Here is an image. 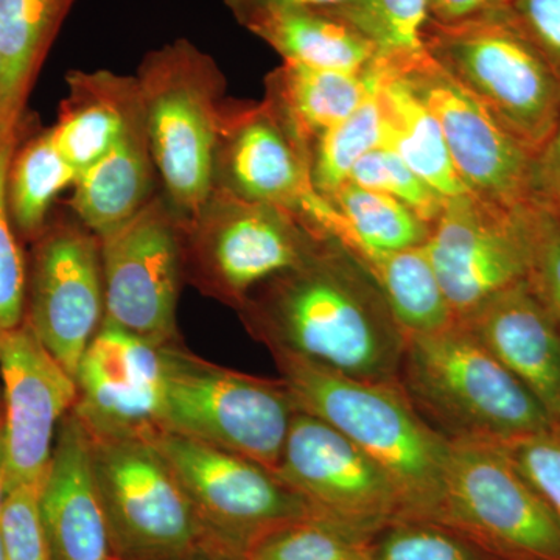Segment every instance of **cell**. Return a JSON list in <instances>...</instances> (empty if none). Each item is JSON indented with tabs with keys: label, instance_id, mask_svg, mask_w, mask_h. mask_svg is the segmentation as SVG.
Here are the masks:
<instances>
[{
	"label": "cell",
	"instance_id": "836d02e7",
	"mask_svg": "<svg viewBox=\"0 0 560 560\" xmlns=\"http://www.w3.org/2000/svg\"><path fill=\"white\" fill-rule=\"evenodd\" d=\"M349 183L396 198L430 226L444 208L445 198L431 189L388 147H378L361 158L350 173Z\"/></svg>",
	"mask_w": 560,
	"mask_h": 560
},
{
	"label": "cell",
	"instance_id": "f35d334b",
	"mask_svg": "<svg viewBox=\"0 0 560 560\" xmlns=\"http://www.w3.org/2000/svg\"><path fill=\"white\" fill-rule=\"evenodd\" d=\"M508 7L560 79V0H510Z\"/></svg>",
	"mask_w": 560,
	"mask_h": 560
},
{
	"label": "cell",
	"instance_id": "9c48e42d",
	"mask_svg": "<svg viewBox=\"0 0 560 560\" xmlns=\"http://www.w3.org/2000/svg\"><path fill=\"white\" fill-rule=\"evenodd\" d=\"M382 61L407 81L433 114L470 194L508 210L533 205L534 154L429 51Z\"/></svg>",
	"mask_w": 560,
	"mask_h": 560
},
{
	"label": "cell",
	"instance_id": "74e56055",
	"mask_svg": "<svg viewBox=\"0 0 560 560\" xmlns=\"http://www.w3.org/2000/svg\"><path fill=\"white\" fill-rule=\"evenodd\" d=\"M499 445L560 521V429Z\"/></svg>",
	"mask_w": 560,
	"mask_h": 560
},
{
	"label": "cell",
	"instance_id": "b9f144b4",
	"mask_svg": "<svg viewBox=\"0 0 560 560\" xmlns=\"http://www.w3.org/2000/svg\"><path fill=\"white\" fill-rule=\"evenodd\" d=\"M430 20L440 24H455L503 9L510 0H427Z\"/></svg>",
	"mask_w": 560,
	"mask_h": 560
},
{
	"label": "cell",
	"instance_id": "52a82bcc",
	"mask_svg": "<svg viewBox=\"0 0 560 560\" xmlns=\"http://www.w3.org/2000/svg\"><path fill=\"white\" fill-rule=\"evenodd\" d=\"M433 523L504 560H560L559 518L493 442L451 441Z\"/></svg>",
	"mask_w": 560,
	"mask_h": 560
},
{
	"label": "cell",
	"instance_id": "ba28073f",
	"mask_svg": "<svg viewBox=\"0 0 560 560\" xmlns=\"http://www.w3.org/2000/svg\"><path fill=\"white\" fill-rule=\"evenodd\" d=\"M320 237L289 210L213 187L183 220L184 264L210 293L241 307L261 283L307 259Z\"/></svg>",
	"mask_w": 560,
	"mask_h": 560
},
{
	"label": "cell",
	"instance_id": "7c38bea8",
	"mask_svg": "<svg viewBox=\"0 0 560 560\" xmlns=\"http://www.w3.org/2000/svg\"><path fill=\"white\" fill-rule=\"evenodd\" d=\"M149 438L200 521L230 534L243 552L272 530L316 518L294 490L260 464L173 431L158 430Z\"/></svg>",
	"mask_w": 560,
	"mask_h": 560
},
{
	"label": "cell",
	"instance_id": "8fae6325",
	"mask_svg": "<svg viewBox=\"0 0 560 560\" xmlns=\"http://www.w3.org/2000/svg\"><path fill=\"white\" fill-rule=\"evenodd\" d=\"M276 477L320 522L371 540L400 517L399 493L385 470L329 423L298 411Z\"/></svg>",
	"mask_w": 560,
	"mask_h": 560
},
{
	"label": "cell",
	"instance_id": "7bdbcfd3",
	"mask_svg": "<svg viewBox=\"0 0 560 560\" xmlns=\"http://www.w3.org/2000/svg\"><path fill=\"white\" fill-rule=\"evenodd\" d=\"M9 477H7L5 434H3V412L0 408V512L9 495Z\"/></svg>",
	"mask_w": 560,
	"mask_h": 560
},
{
	"label": "cell",
	"instance_id": "f6af8a7d",
	"mask_svg": "<svg viewBox=\"0 0 560 560\" xmlns=\"http://www.w3.org/2000/svg\"><path fill=\"white\" fill-rule=\"evenodd\" d=\"M0 408H2V382H0Z\"/></svg>",
	"mask_w": 560,
	"mask_h": 560
},
{
	"label": "cell",
	"instance_id": "83f0119b",
	"mask_svg": "<svg viewBox=\"0 0 560 560\" xmlns=\"http://www.w3.org/2000/svg\"><path fill=\"white\" fill-rule=\"evenodd\" d=\"M311 226L319 237L340 245L357 243L378 250L422 246L431 228L404 202L353 183L331 195Z\"/></svg>",
	"mask_w": 560,
	"mask_h": 560
},
{
	"label": "cell",
	"instance_id": "4fadbf2b",
	"mask_svg": "<svg viewBox=\"0 0 560 560\" xmlns=\"http://www.w3.org/2000/svg\"><path fill=\"white\" fill-rule=\"evenodd\" d=\"M525 209L508 210L474 194L445 200L423 243L456 320L528 279L530 246Z\"/></svg>",
	"mask_w": 560,
	"mask_h": 560
},
{
	"label": "cell",
	"instance_id": "30bf717a",
	"mask_svg": "<svg viewBox=\"0 0 560 560\" xmlns=\"http://www.w3.org/2000/svg\"><path fill=\"white\" fill-rule=\"evenodd\" d=\"M101 241L105 319L156 346H171L184 271L183 219L153 197Z\"/></svg>",
	"mask_w": 560,
	"mask_h": 560
},
{
	"label": "cell",
	"instance_id": "f1b7e54d",
	"mask_svg": "<svg viewBox=\"0 0 560 560\" xmlns=\"http://www.w3.org/2000/svg\"><path fill=\"white\" fill-rule=\"evenodd\" d=\"M79 172L62 158L51 130L44 131L16 149L7 178L10 219L21 234L38 238L46 230L51 202L75 186Z\"/></svg>",
	"mask_w": 560,
	"mask_h": 560
},
{
	"label": "cell",
	"instance_id": "5b68a950",
	"mask_svg": "<svg viewBox=\"0 0 560 560\" xmlns=\"http://www.w3.org/2000/svg\"><path fill=\"white\" fill-rule=\"evenodd\" d=\"M431 58L470 92L534 158L560 120V79L503 7L471 20H429Z\"/></svg>",
	"mask_w": 560,
	"mask_h": 560
},
{
	"label": "cell",
	"instance_id": "3957f363",
	"mask_svg": "<svg viewBox=\"0 0 560 560\" xmlns=\"http://www.w3.org/2000/svg\"><path fill=\"white\" fill-rule=\"evenodd\" d=\"M399 385L451 441L504 444L556 429L533 394L460 323L407 338Z\"/></svg>",
	"mask_w": 560,
	"mask_h": 560
},
{
	"label": "cell",
	"instance_id": "4316f807",
	"mask_svg": "<svg viewBox=\"0 0 560 560\" xmlns=\"http://www.w3.org/2000/svg\"><path fill=\"white\" fill-rule=\"evenodd\" d=\"M340 246L381 290L405 337L433 334L456 323L423 245L396 250L357 243Z\"/></svg>",
	"mask_w": 560,
	"mask_h": 560
},
{
	"label": "cell",
	"instance_id": "ffe728a7",
	"mask_svg": "<svg viewBox=\"0 0 560 560\" xmlns=\"http://www.w3.org/2000/svg\"><path fill=\"white\" fill-rule=\"evenodd\" d=\"M456 323L533 394L560 429V329L529 279L500 291Z\"/></svg>",
	"mask_w": 560,
	"mask_h": 560
},
{
	"label": "cell",
	"instance_id": "484cf974",
	"mask_svg": "<svg viewBox=\"0 0 560 560\" xmlns=\"http://www.w3.org/2000/svg\"><path fill=\"white\" fill-rule=\"evenodd\" d=\"M246 31L283 61L316 69L364 72L381 58L377 46L335 10H293L254 22Z\"/></svg>",
	"mask_w": 560,
	"mask_h": 560
},
{
	"label": "cell",
	"instance_id": "9a60e30c",
	"mask_svg": "<svg viewBox=\"0 0 560 560\" xmlns=\"http://www.w3.org/2000/svg\"><path fill=\"white\" fill-rule=\"evenodd\" d=\"M25 319L75 378L81 357L105 319L101 241L83 224H47L36 238Z\"/></svg>",
	"mask_w": 560,
	"mask_h": 560
},
{
	"label": "cell",
	"instance_id": "ab89813d",
	"mask_svg": "<svg viewBox=\"0 0 560 560\" xmlns=\"http://www.w3.org/2000/svg\"><path fill=\"white\" fill-rule=\"evenodd\" d=\"M533 205L560 212V120L550 140L534 158Z\"/></svg>",
	"mask_w": 560,
	"mask_h": 560
},
{
	"label": "cell",
	"instance_id": "d6986e66",
	"mask_svg": "<svg viewBox=\"0 0 560 560\" xmlns=\"http://www.w3.org/2000/svg\"><path fill=\"white\" fill-rule=\"evenodd\" d=\"M39 511L51 560H110L113 533L95 478L91 438L73 410L58 429Z\"/></svg>",
	"mask_w": 560,
	"mask_h": 560
},
{
	"label": "cell",
	"instance_id": "8992f818",
	"mask_svg": "<svg viewBox=\"0 0 560 560\" xmlns=\"http://www.w3.org/2000/svg\"><path fill=\"white\" fill-rule=\"evenodd\" d=\"M161 430L223 448L275 471L300 411L285 383L213 366L165 346Z\"/></svg>",
	"mask_w": 560,
	"mask_h": 560
},
{
	"label": "cell",
	"instance_id": "5bb4252c",
	"mask_svg": "<svg viewBox=\"0 0 560 560\" xmlns=\"http://www.w3.org/2000/svg\"><path fill=\"white\" fill-rule=\"evenodd\" d=\"M88 433L110 533L150 555L189 550L200 536V517L150 438Z\"/></svg>",
	"mask_w": 560,
	"mask_h": 560
},
{
	"label": "cell",
	"instance_id": "ac0fdd59",
	"mask_svg": "<svg viewBox=\"0 0 560 560\" xmlns=\"http://www.w3.org/2000/svg\"><path fill=\"white\" fill-rule=\"evenodd\" d=\"M213 187L301 220L320 197L312 183L311 150L268 98L224 103Z\"/></svg>",
	"mask_w": 560,
	"mask_h": 560
},
{
	"label": "cell",
	"instance_id": "d6a6232c",
	"mask_svg": "<svg viewBox=\"0 0 560 560\" xmlns=\"http://www.w3.org/2000/svg\"><path fill=\"white\" fill-rule=\"evenodd\" d=\"M370 560L504 559L440 523L394 521L370 540Z\"/></svg>",
	"mask_w": 560,
	"mask_h": 560
},
{
	"label": "cell",
	"instance_id": "603a6c76",
	"mask_svg": "<svg viewBox=\"0 0 560 560\" xmlns=\"http://www.w3.org/2000/svg\"><path fill=\"white\" fill-rule=\"evenodd\" d=\"M378 77V61L364 72L316 69L283 61L268 77L267 98L312 151L324 131L348 119L363 105L377 86Z\"/></svg>",
	"mask_w": 560,
	"mask_h": 560
},
{
	"label": "cell",
	"instance_id": "bcb514c9",
	"mask_svg": "<svg viewBox=\"0 0 560 560\" xmlns=\"http://www.w3.org/2000/svg\"><path fill=\"white\" fill-rule=\"evenodd\" d=\"M551 213H552V212H551ZM552 215H555V217H556V219H558V221H559V223H560V212H558V213H552Z\"/></svg>",
	"mask_w": 560,
	"mask_h": 560
},
{
	"label": "cell",
	"instance_id": "cb8c5ba5",
	"mask_svg": "<svg viewBox=\"0 0 560 560\" xmlns=\"http://www.w3.org/2000/svg\"><path fill=\"white\" fill-rule=\"evenodd\" d=\"M154 171L143 120L102 160L79 173L72 208L81 224L97 237L121 226L153 198Z\"/></svg>",
	"mask_w": 560,
	"mask_h": 560
},
{
	"label": "cell",
	"instance_id": "60d3db41",
	"mask_svg": "<svg viewBox=\"0 0 560 560\" xmlns=\"http://www.w3.org/2000/svg\"><path fill=\"white\" fill-rule=\"evenodd\" d=\"M234 20L248 28L254 22L293 10H331L340 9L350 0H223Z\"/></svg>",
	"mask_w": 560,
	"mask_h": 560
},
{
	"label": "cell",
	"instance_id": "e575fe53",
	"mask_svg": "<svg viewBox=\"0 0 560 560\" xmlns=\"http://www.w3.org/2000/svg\"><path fill=\"white\" fill-rule=\"evenodd\" d=\"M18 140L0 139V334L16 329L25 319L27 271L7 205V178Z\"/></svg>",
	"mask_w": 560,
	"mask_h": 560
},
{
	"label": "cell",
	"instance_id": "7a4b0ae2",
	"mask_svg": "<svg viewBox=\"0 0 560 560\" xmlns=\"http://www.w3.org/2000/svg\"><path fill=\"white\" fill-rule=\"evenodd\" d=\"M272 353L300 411L340 431L388 474L399 493V521L434 522L451 441L420 416L399 383L360 381Z\"/></svg>",
	"mask_w": 560,
	"mask_h": 560
},
{
	"label": "cell",
	"instance_id": "44dd1931",
	"mask_svg": "<svg viewBox=\"0 0 560 560\" xmlns=\"http://www.w3.org/2000/svg\"><path fill=\"white\" fill-rule=\"evenodd\" d=\"M68 83L60 119L50 130L62 158L80 173L109 153L145 116L136 77L73 70Z\"/></svg>",
	"mask_w": 560,
	"mask_h": 560
},
{
	"label": "cell",
	"instance_id": "1f68e13d",
	"mask_svg": "<svg viewBox=\"0 0 560 560\" xmlns=\"http://www.w3.org/2000/svg\"><path fill=\"white\" fill-rule=\"evenodd\" d=\"M243 560H370V540L311 518L261 537Z\"/></svg>",
	"mask_w": 560,
	"mask_h": 560
},
{
	"label": "cell",
	"instance_id": "7402d4cb",
	"mask_svg": "<svg viewBox=\"0 0 560 560\" xmlns=\"http://www.w3.org/2000/svg\"><path fill=\"white\" fill-rule=\"evenodd\" d=\"M75 0H0V139L20 138L40 68Z\"/></svg>",
	"mask_w": 560,
	"mask_h": 560
},
{
	"label": "cell",
	"instance_id": "2e32d148",
	"mask_svg": "<svg viewBox=\"0 0 560 560\" xmlns=\"http://www.w3.org/2000/svg\"><path fill=\"white\" fill-rule=\"evenodd\" d=\"M0 382L9 489H40L60 423L79 397L75 378L24 319L0 334Z\"/></svg>",
	"mask_w": 560,
	"mask_h": 560
},
{
	"label": "cell",
	"instance_id": "277c9868",
	"mask_svg": "<svg viewBox=\"0 0 560 560\" xmlns=\"http://www.w3.org/2000/svg\"><path fill=\"white\" fill-rule=\"evenodd\" d=\"M136 80L154 167L176 213L194 219L215 180L223 73L210 55L179 38L147 54Z\"/></svg>",
	"mask_w": 560,
	"mask_h": 560
},
{
	"label": "cell",
	"instance_id": "d4e9b609",
	"mask_svg": "<svg viewBox=\"0 0 560 560\" xmlns=\"http://www.w3.org/2000/svg\"><path fill=\"white\" fill-rule=\"evenodd\" d=\"M377 97L383 120V147H388L442 198L470 194L453 164L438 120L407 81L382 60Z\"/></svg>",
	"mask_w": 560,
	"mask_h": 560
},
{
	"label": "cell",
	"instance_id": "d590c367",
	"mask_svg": "<svg viewBox=\"0 0 560 560\" xmlns=\"http://www.w3.org/2000/svg\"><path fill=\"white\" fill-rule=\"evenodd\" d=\"M39 488L10 489L0 512V539L5 560H51L39 511Z\"/></svg>",
	"mask_w": 560,
	"mask_h": 560
},
{
	"label": "cell",
	"instance_id": "8d00e7d4",
	"mask_svg": "<svg viewBox=\"0 0 560 560\" xmlns=\"http://www.w3.org/2000/svg\"><path fill=\"white\" fill-rule=\"evenodd\" d=\"M530 246L529 282L560 329V223L550 210L525 209Z\"/></svg>",
	"mask_w": 560,
	"mask_h": 560
},
{
	"label": "cell",
	"instance_id": "6da1fadb",
	"mask_svg": "<svg viewBox=\"0 0 560 560\" xmlns=\"http://www.w3.org/2000/svg\"><path fill=\"white\" fill-rule=\"evenodd\" d=\"M238 308L271 352L360 381L399 383L407 337L381 290L337 242L320 238L307 259L261 283Z\"/></svg>",
	"mask_w": 560,
	"mask_h": 560
},
{
	"label": "cell",
	"instance_id": "e0dca14e",
	"mask_svg": "<svg viewBox=\"0 0 560 560\" xmlns=\"http://www.w3.org/2000/svg\"><path fill=\"white\" fill-rule=\"evenodd\" d=\"M164 348L103 319L75 372L73 411L91 433L150 436L161 430L167 390Z\"/></svg>",
	"mask_w": 560,
	"mask_h": 560
},
{
	"label": "cell",
	"instance_id": "f546056e",
	"mask_svg": "<svg viewBox=\"0 0 560 560\" xmlns=\"http://www.w3.org/2000/svg\"><path fill=\"white\" fill-rule=\"evenodd\" d=\"M377 88L378 83L355 113L330 130L324 131L312 145L313 187L326 200L349 183L350 173L361 158L383 145V120Z\"/></svg>",
	"mask_w": 560,
	"mask_h": 560
},
{
	"label": "cell",
	"instance_id": "4dcf8cb0",
	"mask_svg": "<svg viewBox=\"0 0 560 560\" xmlns=\"http://www.w3.org/2000/svg\"><path fill=\"white\" fill-rule=\"evenodd\" d=\"M331 10L364 33L377 46L382 60H400L425 49L427 0H350Z\"/></svg>",
	"mask_w": 560,
	"mask_h": 560
},
{
	"label": "cell",
	"instance_id": "ee69618b",
	"mask_svg": "<svg viewBox=\"0 0 560 560\" xmlns=\"http://www.w3.org/2000/svg\"><path fill=\"white\" fill-rule=\"evenodd\" d=\"M0 560H5V555H3L2 539H0Z\"/></svg>",
	"mask_w": 560,
	"mask_h": 560
}]
</instances>
